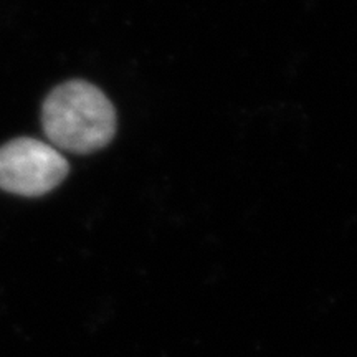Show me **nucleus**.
Returning <instances> with one entry per match:
<instances>
[{"label": "nucleus", "mask_w": 357, "mask_h": 357, "mask_svg": "<svg viewBox=\"0 0 357 357\" xmlns=\"http://www.w3.org/2000/svg\"><path fill=\"white\" fill-rule=\"evenodd\" d=\"M47 137L63 151L89 154L109 144L116 132V113L100 88L75 79L53 89L43 102Z\"/></svg>", "instance_id": "obj_1"}, {"label": "nucleus", "mask_w": 357, "mask_h": 357, "mask_svg": "<svg viewBox=\"0 0 357 357\" xmlns=\"http://www.w3.org/2000/svg\"><path fill=\"white\" fill-rule=\"evenodd\" d=\"M68 162L55 147L20 137L0 147V189L38 197L60 185L68 176Z\"/></svg>", "instance_id": "obj_2"}]
</instances>
